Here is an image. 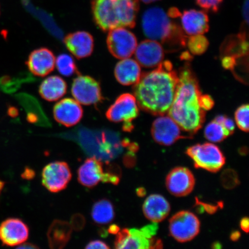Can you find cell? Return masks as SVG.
I'll use <instances>...</instances> for the list:
<instances>
[{"label":"cell","instance_id":"cell-1","mask_svg":"<svg viewBox=\"0 0 249 249\" xmlns=\"http://www.w3.org/2000/svg\"><path fill=\"white\" fill-rule=\"evenodd\" d=\"M178 80V74L169 61L142 74L133 89L139 107L154 116H164L173 104Z\"/></svg>","mask_w":249,"mask_h":249},{"label":"cell","instance_id":"cell-2","mask_svg":"<svg viewBox=\"0 0 249 249\" xmlns=\"http://www.w3.org/2000/svg\"><path fill=\"white\" fill-rule=\"evenodd\" d=\"M175 96L169 116L180 128L191 134L200 130L205 119V111L200 105L202 95L198 82L189 64L180 70Z\"/></svg>","mask_w":249,"mask_h":249},{"label":"cell","instance_id":"cell-3","mask_svg":"<svg viewBox=\"0 0 249 249\" xmlns=\"http://www.w3.org/2000/svg\"><path fill=\"white\" fill-rule=\"evenodd\" d=\"M92 10L95 23L104 32L117 27L133 28L139 0H93Z\"/></svg>","mask_w":249,"mask_h":249},{"label":"cell","instance_id":"cell-4","mask_svg":"<svg viewBox=\"0 0 249 249\" xmlns=\"http://www.w3.org/2000/svg\"><path fill=\"white\" fill-rule=\"evenodd\" d=\"M142 27L145 36L149 39L160 42L171 49L186 45L187 38L181 28L173 22L160 8H150L144 12Z\"/></svg>","mask_w":249,"mask_h":249},{"label":"cell","instance_id":"cell-5","mask_svg":"<svg viewBox=\"0 0 249 249\" xmlns=\"http://www.w3.org/2000/svg\"><path fill=\"white\" fill-rule=\"evenodd\" d=\"M186 154L194 160L196 168H201L216 173L226 162L223 152L216 145L211 143L196 144L188 148Z\"/></svg>","mask_w":249,"mask_h":249},{"label":"cell","instance_id":"cell-6","mask_svg":"<svg viewBox=\"0 0 249 249\" xmlns=\"http://www.w3.org/2000/svg\"><path fill=\"white\" fill-rule=\"evenodd\" d=\"M200 229V220L191 212H179L169 220L170 234L179 242L192 240L198 235Z\"/></svg>","mask_w":249,"mask_h":249},{"label":"cell","instance_id":"cell-7","mask_svg":"<svg viewBox=\"0 0 249 249\" xmlns=\"http://www.w3.org/2000/svg\"><path fill=\"white\" fill-rule=\"evenodd\" d=\"M107 45L110 53L118 59L129 58L135 52L138 41L136 37L124 27L109 31Z\"/></svg>","mask_w":249,"mask_h":249},{"label":"cell","instance_id":"cell-8","mask_svg":"<svg viewBox=\"0 0 249 249\" xmlns=\"http://www.w3.org/2000/svg\"><path fill=\"white\" fill-rule=\"evenodd\" d=\"M71 92L74 99L83 105H98L104 99L100 84L89 76H78L73 80Z\"/></svg>","mask_w":249,"mask_h":249},{"label":"cell","instance_id":"cell-9","mask_svg":"<svg viewBox=\"0 0 249 249\" xmlns=\"http://www.w3.org/2000/svg\"><path fill=\"white\" fill-rule=\"evenodd\" d=\"M115 248L123 249H161L160 239L149 238L141 230L124 229L117 233L114 242Z\"/></svg>","mask_w":249,"mask_h":249},{"label":"cell","instance_id":"cell-10","mask_svg":"<svg viewBox=\"0 0 249 249\" xmlns=\"http://www.w3.org/2000/svg\"><path fill=\"white\" fill-rule=\"evenodd\" d=\"M71 178L70 167L64 161L49 163L42 171V184L52 193H57L66 188Z\"/></svg>","mask_w":249,"mask_h":249},{"label":"cell","instance_id":"cell-11","mask_svg":"<svg viewBox=\"0 0 249 249\" xmlns=\"http://www.w3.org/2000/svg\"><path fill=\"white\" fill-rule=\"evenodd\" d=\"M139 114L135 96L130 93H124L119 96L108 108L106 113L109 121L113 123H132Z\"/></svg>","mask_w":249,"mask_h":249},{"label":"cell","instance_id":"cell-12","mask_svg":"<svg viewBox=\"0 0 249 249\" xmlns=\"http://www.w3.org/2000/svg\"><path fill=\"white\" fill-rule=\"evenodd\" d=\"M180 127L170 116H161L152 124L151 133L155 141L159 144L169 146L177 140L185 139L182 135Z\"/></svg>","mask_w":249,"mask_h":249},{"label":"cell","instance_id":"cell-13","mask_svg":"<svg viewBox=\"0 0 249 249\" xmlns=\"http://www.w3.org/2000/svg\"><path fill=\"white\" fill-rule=\"evenodd\" d=\"M195 184L194 174L186 168L176 167L171 170L166 178V186L171 194L183 197L192 192Z\"/></svg>","mask_w":249,"mask_h":249},{"label":"cell","instance_id":"cell-14","mask_svg":"<svg viewBox=\"0 0 249 249\" xmlns=\"http://www.w3.org/2000/svg\"><path fill=\"white\" fill-rule=\"evenodd\" d=\"M29 236V227L19 219L9 218L0 225V240L8 247L22 244Z\"/></svg>","mask_w":249,"mask_h":249},{"label":"cell","instance_id":"cell-15","mask_svg":"<svg viewBox=\"0 0 249 249\" xmlns=\"http://www.w3.org/2000/svg\"><path fill=\"white\" fill-rule=\"evenodd\" d=\"M53 116L59 124L71 127L76 125L82 119L83 110L75 99L65 98L55 105Z\"/></svg>","mask_w":249,"mask_h":249},{"label":"cell","instance_id":"cell-16","mask_svg":"<svg viewBox=\"0 0 249 249\" xmlns=\"http://www.w3.org/2000/svg\"><path fill=\"white\" fill-rule=\"evenodd\" d=\"M135 57L140 65L145 68L158 66L164 58V50L160 42L148 39L137 46Z\"/></svg>","mask_w":249,"mask_h":249},{"label":"cell","instance_id":"cell-17","mask_svg":"<svg viewBox=\"0 0 249 249\" xmlns=\"http://www.w3.org/2000/svg\"><path fill=\"white\" fill-rule=\"evenodd\" d=\"M26 64L34 75L44 77L54 70L55 58L51 50L39 48L31 53Z\"/></svg>","mask_w":249,"mask_h":249},{"label":"cell","instance_id":"cell-18","mask_svg":"<svg viewBox=\"0 0 249 249\" xmlns=\"http://www.w3.org/2000/svg\"><path fill=\"white\" fill-rule=\"evenodd\" d=\"M64 43L71 53L78 59L89 57L94 48L93 36L86 31H77L68 34L65 36Z\"/></svg>","mask_w":249,"mask_h":249},{"label":"cell","instance_id":"cell-19","mask_svg":"<svg viewBox=\"0 0 249 249\" xmlns=\"http://www.w3.org/2000/svg\"><path fill=\"white\" fill-rule=\"evenodd\" d=\"M179 17L183 30L189 36L203 35L209 30V18L204 11L190 9Z\"/></svg>","mask_w":249,"mask_h":249},{"label":"cell","instance_id":"cell-20","mask_svg":"<svg viewBox=\"0 0 249 249\" xmlns=\"http://www.w3.org/2000/svg\"><path fill=\"white\" fill-rule=\"evenodd\" d=\"M104 172L100 160L95 157L88 158L78 170V180L81 185L92 188L102 180Z\"/></svg>","mask_w":249,"mask_h":249},{"label":"cell","instance_id":"cell-21","mask_svg":"<svg viewBox=\"0 0 249 249\" xmlns=\"http://www.w3.org/2000/svg\"><path fill=\"white\" fill-rule=\"evenodd\" d=\"M143 213L147 219L154 223L163 221L169 215L170 205L160 195H152L146 199L142 207Z\"/></svg>","mask_w":249,"mask_h":249},{"label":"cell","instance_id":"cell-22","mask_svg":"<svg viewBox=\"0 0 249 249\" xmlns=\"http://www.w3.org/2000/svg\"><path fill=\"white\" fill-rule=\"evenodd\" d=\"M114 74L117 80L121 85H135L141 77V68L138 62L133 59H123L116 65Z\"/></svg>","mask_w":249,"mask_h":249},{"label":"cell","instance_id":"cell-23","mask_svg":"<svg viewBox=\"0 0 249 249\" xmlns=\"http://www.w3.org/2000/svg\"><path fill=\"white\" fill-rule=\"evenodd\" d=\"M72 228L66 221L55 220L51 224L48 230V242L52 249H61L65 248L70 241Z\"/></svg>","mask_w":249,"mask_h":249},{"label":"cell","instance_id":"cell-24","mask_svg":"<svg viewBox=\"0 0 249 249\" xmlns=\"http://www.w3.org/2000/svg\"><path fill=\"white\" fill-rule=\"evenodd\" d=\"M67 85L60 76H52L43 81L39 86V92L42 98L49 102L57 101L65 95Z\"/></svg>","mask_w":249,"mask_h":249},{"label":"cell","instance_id":"cell-25","mask_svg":"<svg viewBox=\"0 0 249 249\" xmlns=\"http://www.w3.org/2000/svg\"><path fill=\"white\" fill-rule=\"evenodd\" d=\"M93 222L99 225L110 223L115 217L114 206L107 199H102L93 204L91 213Z\"/></svg>","mask_w":249,"mask_h":249},{"label":"cell","instance_id":"cell-26","mask_svg":"<svg viewBox=\"0 0 249 249\" xmlns=\"http://www.w3.org/2000/svg\"><path fill=\"white\" fill-rule=\"evenodd\" d=\"M56 68L59 72L64 76L70 77L77 72L75 62L71 55L62 54L55 60Z\"/></svg>","mask_w":249,"mask_h":249},{"label":"cell","instance_id":"cell-27","mask_svg":"<svg viewBox=\"0 0 249 249\" xmlns=\"http://www.w3.org/2000/svg\"><path fill=\"white\" fill-rule=\"evenodd\" d=\"M204 135L205 138L213 142H222L229 136L222 124L214 120L205 127Z\"/></svg>","mask_w":249,"mask_h":249},{"label":"cell","instance_id":"cell-28","mask_svg":"<svg viewBox=\"0 0 249 249\" xmlns=\"http://www.w3.org/2000/svg\"><path fill=\"white\" fill-rule=\"evenodd\" d=\"M189 51L191 53L196 55L204 54L209 46L208 40L203 35L191 36L188 40H186Z\"/></svg>","mask_w":249,"mask_h":249},{"label":"cell","instance_id":"cell-29","mask_svg":"<svg viewBox=\"0 0 249 249\" xmlns=\"http://www.w3.org/2000/svg\"><path fill=\"white\" fill-rule=\"evenodd\" d=\"M249 105H243L237 108L235 113L236 124L243 131H249Z\"/></svg>","mask_w":249,"mask_h":249},{"label":"cell","instance_id":"cell-30","mask_svg":"<svg viewBox=\"0 0 249 249\" xmlns=\"http://www.w3.org/2000/svg\"><path fill=\"white\" fill-rule=\"evenodd\" d=\"M121 170L116 165H109L107 172H104L102 180L105 183H110L113 185H118L120 182Z\"/></svg>","mask_w":249,"mask_h":249},{"label":"cell","instance_id":"cell-31","mask_svg":"<svg viewBox=\"0 0 249 249\" xmlns=\"http://www.w3.org/2000/svg\"><path fill=\"white\" fill-rule=\"evenodd\" d=\"M222 185L226 189H231L239 185V180L237 174L234 170H226L221 177Z\"/></svg>","mask_w":249,"mask_h":249},{"label":"cell","instance_id":"cell-32","mask_svg":"<svg viewBox=\"0 0 249 249\" xmlns=\"http://www.w3.org/2000/svg\"><path fill=\"white\" fill-rule=\"evenodd\" d=\"M199 7L206 11L216 13L219 11L223 0H195Z\"/></svg>","mask_w":249,"mask_h":249},{"label":"cell","instance_id":"cell-33","mask_svg":"<svg viewBox=\"0 0 249 249\" xmlns=\"http://www.w3.org/2000/svg\"><path fill=\"white\" fill-rule=\"evenodd\" d=\"M214 120L222 124L229 136L234 132L235 124L231 118L225 116H218Z\"/></svg>","mask_w":249,"mask_h":249},{"label":"cell","instance_id":"cell-34","mask_svg":"<svg viewBox=\"0 0 249 249\" xmlns=\"http://www.w3.org/2000/svg\"><path fill=\"white\" fill-rule=\"evenodd\" d=\"M86 222L85 216L82 214L76 213L71 217L70 225L74 231H80L85 227Z\"/></svg>","mask_w":249,"mask_h":249},{"label":"cell","instance_id":"cell-35","mask_svg":"<svg viewBox=\"0 0 249 249\" xmlns=\"http://www.w3.org/2000/svg\"><path fill=\"white\" fill-rule=\"evenodd\" d=\"M201 107L205 111L211 110L213 107L214 101L213 98L208 95H201L200 98Z\"/></svg>","mask_w":249,"mask_h":249},{"label":"cell","instance_id":"cell-36","mask_svg":"<svg viewBox=\"0 0 249 249\" xmlns=\"http://www.w3.org/2000/svg\"><path fill=\"white\" fill-rule=\"evenodd\" d=\"M86 249H110L107 244L99 240L92 241L87 245Z\"/></svg>","mask_w":249,"mask_h":249},{"label":"cell","instance_id":"cell-37","mask_svg":"<svg viewBox=\"0 0 249 249\" xmlns=\"http://www.w3.org/2000/svg\"><path fill=\"white\" fill-rule=\"evenodd\" d=\"M136 163L135 156L133 152H129L124 158V163L127 167H132L135 166Z\"/></svg>","mask_w":249,"mask_h":249},{"label":"cell","instance_id":"cell-38","mask_svg":"<svg viewBox=\"0 0 249 249\" xmlns=\"http://www.w3.org/2000/svg\"><path fill=\"white\" fill-rule=\"evenodd\" d=\"M197 203L200 205L202 210H205L208 212V213H215L217 210V206H213V205L209 204H205L203 202H200L198 200L197 201Z\"/></svg>","mask_w":249,"mask_h":249},{"label":"cell","instance_id":"cell-39","mask_svg":"<svg viewBox=\"0 0 249 249\" xmlns=\"http://www.w3.org/2000/svg\"><path fill=\"white\" fill-rule=\"evenodd\" d=\"M36 176L35 171L33 170L32 169H30L29 167L26 168V169L24 170L22 175V178L25 179H32L34 178V177Z\"/></svg>","mask_w":249,"mask_h":249},{"label":"cell","instance_id":"cell-40","mask_svg":"<svg viewBox=\"0 0 249 249\" xmlns=\"http://www.w3.org/2000/svg\"><path fill=\"white\" fill-rule=\"evenodd\" d=\"M243 15L247 22L248 24L249 22V0H246L244 3V7H243Z\"/></svg>","mask_w":249,"mask_h":249},{"label":"cell","instance_id":"cell-41","mask_svg":"<svg viewBox=\"0 0 249 249\" xmlns=\"http://www.w3.org/2000/svg\"><path fill=\"white\" fill-rule=\"evenodd\" d=\"M240 225L241 229L243 230V231H244L246 232H248L249 231V219L248 217H244L241 221Z\"/></svg>","mask_w":249,"mask_h":249},{"label":"cell","instance_id":"cell-42","mask_svg":"<svg viewBox=\"0 0 249 249\" xmlns=\"http://www.w3.org/2000/svg\"><path fill=\"white\" fill-rule=\"evenodd\" d=\"M18 249H39L38 247L35 244H31V243H23V244H21L19 247H18Z\"/></svg>","mask_w":249,"mask_h":249},{"label":"cell","instance_id":"cell-43","mask_svg":"<svg viewBox=\"0 0 249 249\" xmlns=\"http://www.w3.org/2000/svg\"><path fill=\"white\" fill-rule=\"evenodd\" d=\"M120 228L116 225H113L109 227L107 231L111 234H117L119 232Z\"/></svg>","mask_w":249,"mask_h":249},{"label":"cell","instance_id":"cell-44","mask_svg":"<svg viewBox=\"0 0 249 249\" xmlns=\"http://www.w3.org/2000/svg\"><path fill=\"white\" fill-rule=\"evenodd\" d=\"M8 114L11 117H15L18 116V112L17 109L15 107H10L8 110Z\"/></svg>","mask_w":249,"mask_h":249},{"label":"cell","instance_id":"cell-45","mask_svg":"<svg viewBox=\"0 0 249 249\" xmlns=\"http://www.w3.org/2000/svg\"><path fill=\"white\" fill-rule=\"evenodd\" d=\"M240 237V233L237 231L233 232L231 235V238L232 241H236Z\"/></svg>","mask_w":249,"mask_h":249},{"label":"cell","instance_id":"cell-46","mask_svg":"<svg viewBox=\"0 0 249 249\" xmlns=\"http://www.w3.org/2000/svg\"><path fill=\"white\" fill-rule=\"evenodd\" d=\"M137 194H138L140 197H142V196H144L145 194V190L143 188H139L138 189V191H137Z\"/></svg>","mask_w":249,"mask_h":249},{"label":"cell","instance_id":"cell-47","mask_svg":"<svg viewBox=\"0 0 249 249\" xmlns=\"http://www.w3.org/2000/svg\"><path fill=\"white\" fill-rule=\"evenodd\" d=\"M4 186L5 182H3L2 180H0V195H1V193L2 191V189H4Z\"/></svg>","mask_w":249,"mask_h":249},{"label":"cell","instance_id":"cell-48","mask_svg":"<svg viewBox=\"0 0 249 249\" xmlns=\"http://www.w3.org/2000/svg\"><path fill=\"white\" fill-rule=\"evenodd\" d=\"M142 1L144 2L145 4H150L151 2L157 1H159V0H142Z\"/></svg>","mask_w":249,"mask_h":249}]
</instances>
